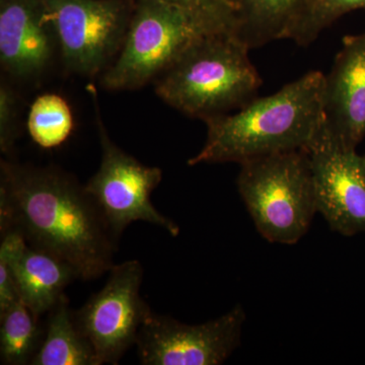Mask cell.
<instances>
[{
  "label": "cell",
  "mask_w": 365,
  "mask_h": 365,
  "mask_svg": "<svg viewBox=\"0 0 365 365\" xmlns=\"http://www.w3.org/2000/svg\"><path fill=\"white\" fill-rule=\"evenodd\" d=\"M16 232L33 248L57 257L78 279L111 270L118 240L95 200L68 173L1 160L0 235Z\"/></svg>",
  "instance_id": "cell-1"
},
{
  "label": "cell",
  "mask_w": 365,
  "mask_h": 365,
  "mask_svg": "<svg viewBox=\"0 0 365 365\" xmlns=\"http://www.w3.org/2000/svg\"><path fill=\"white\" fill-rule=\"evenodd\" d=\"M325 74L309 71L268 97L254 98L237 112L206 119L207 138L190 158L200 163H237L307 150L324 121Z\"/></svg>",
  "instance_id": "cell-2"
},
{
  "label": "cell",
  "mask_w": 365,
  "mask_h": 365,
  "mask_svg": "<svg viewBox=\"0 0 365 365\" xmlns=\"http://www.w3.org/2000/svg\"><path fill=\"white\" fill-rule=\"evenodd\" d=\"M249 51L235 34L205 36L155 79V93L165 104L203 121L237 111L258 97L262 85Z\"/></svg>",
  "instance_id": "cell-3"
},
{
  "label": "cell",
  "mask_w": 365,
  "mask_h": 365,
  "mask_svg": "<svg viewBox=\"0 0 365 365\" xmlns=\"http://www.w3.org/2000/svg\"><path fill=\"white\" fill-rule=\"evenodd\" d=\"M220 32L225 31L186 9L158 0H134L123 46L101 76V86L108 91L143 88L197 41Z\"/></svg>",
  "instance_id": "cell-4"
},
{
  "label": "cell",
  "mask_w": 365,
  "mask_h": 365,
  "mask_svg": "<svg viewBox=\"0 0 365 365\" xmlns=\"http://www.w3.org/2000/svg\"><path fill=\"white\" fill-rule=\"evenodd\" d=\"M237 185L257 230L270 242L297 244L318 212L306 150L241 163Z\"/></svg>",
  "instance_id": "cell-5"
},
{
  "label": "cell",
  "mask_w": 365,
  "mask_h": 365,
  "mask_svg": "<svg viewBox=\"0 0 365 365\" xmlns=\"http://www.w3.org/2000/svg\"><path fill=\"white\" fill-rule=\"evenodd\" d=\"M88 90L95 105L102 160L100 168L85 186L113 235L118 240L132 222H145L177 237L179 225L151 202V194L162 182V170L138 162L112 140L101 117L97 88L90 85Z\"/></svg>",
  "instance_id": "cell-6"
},
{
  "label": "cell",
  "mask_w": 365,
  "mask_h": 365,
  "mask_svg": "<svg viewBox=\"0 0 365 365\" xmlns=\"http://www.w3.org/2000/svg\"><path fill=\"white\" fill-rule=\"evenodd\" d=\"M67 71L102 76L123 46L134 0H45Z\"/></svg>",
  "instance_id": "cell-7"
},
{
  "label": "cell",
  "mask_w": 365,
  "mask_h": 365,
  "mask_svg": "<svg viewBox=\"0 0 365 365\" xmlns=\"http://www.w3.org/2000/svg\"><path fill=\"white\" fill-rule=\"evenodd\" d=\"M104 287L73 311L81 332L90 341L98 365L118 364L132 345L151 309L140 295L143 267L130 260L114 265Z\"/></svg>",
  "instance_id": "cell-8"
},
{
  "label": "cell",
  "mask_w": 365,
  "mask_h": 365,
  "mask_svg": "<svg viewBox=\"0 0 365 365\" xmlns=\"http://www.w3.org/2000/svg\"><path fill=\"white\" fill-rule=\"evenodd\" d=\"M245 322L241 304L199 325L151 311L137 336L139 360L143 365L222 364L241 345Z\"/></svg>",
  "instance_id": "cell-9"
},
{
  "label": "cell",
  "mask_w": 365,
  "mask_h": 365,
  "mask_svg": "<svg viewBox=\"0 0 365 365\" xmlns=\"http://www.w3.org/2000/svg\"><path fill=\"white\" fill-rule=\"evenodd\" d=\"M318 212L334 232L351 237L365 232V163L347 148L327 121L307 148Z\"/></svg>",
  "instance_id": "cell-10"
},
{
  "label": "cell",
  "mask_w": 365,
  "mask_h": 365,
  "mask_svg": "<svg viewBox=\"0 0 365 365\" xmlns=\"http://www.w3.org/2000/svg\"><path fill=\"white\" fill-rule=\"evenodd\" d=\"M57 56L45 0H0V63L9 78L37 81Z\"/></svg>",
  "instance_id": "cell-11"
},
{
  "label": "cell",
  "mask_w": 365,
  "mask_h": 365,
  "mask_svg": "<svg viewBox=\"0 0 365 365\" xmlns=\"http://www.w3.org/2000/svg\"><path fill=\"white\" fill-rule=\"evenodd\" d=\"M327 124L345 146L356 150L365 136V32L343 38L325 76Z\"/></svg>",
  "instance_id": "cell-12"
},
{
  "label": "cell",
  "mask_w": 365,
  "mask_h": 365,
  "mask_svg": "<svg viewBox=\"0 0 365 365\" xmlns=\"http://www.w3.org/2000/svg\"><path fill=\"white\" fill-rule=\"evenodd\" d=\"M0 235V260L11 269L19 297L36 314H47L78 274L57 257L31 247L18 232Z\"/></svg>",
  "instance_id": "cell-13"
},
{
  "label": "cell",
  "mask_w": 365,
  "mask_h": 365,
  "mask_svg": "<svg viewBox=\"0 0 365 365\" xmlns=\"http://www.w3.org/2000/svg\"><path fill=\"white\" fill-rule=\"evenodd\" d=\"M234 7L235 36L250 50L272 41L288 39L309 0H230Z\"/></svg>",
  "instance_id": "cell-14"
},
{
  "label": "cell",
  "mask_w": 365,
  "mask_h": 365,
  "mask_svg": "<svg viewBox=\"0 0 365 365\" xmlns=\"http://www.w3.org/2000/svg\"><path fill=\"white\" fill-rule=\"evenodd\" d=\"M31 365H98L93 346L76 326L66 294L47 313L44 337Z\"/></svg>",
  "instance_id": "cell-15"
},
{
  "label": "cell",
  "mask_w": 365,
  "mask_h": 365,
  "mask_svg": "<svg viewBox=\"0 0 365 365\" xmlns=\"http://www.w3.org/2000/svg\"><path fill=\"white\" fill-rule=\"evenodd\" d=\"M45 324L21 299L0 313L2 364L31 365L44 337Z\"/></svg>",
  "instance_id": "cell-16"
},
{
  "label": "cell",
  "mask_w": 365,
  "mask_h": 365,
  "mask_svg": "<svg viewBox=\"0 0 365 365\" xmlns=\"http://www.w3.org/2000/svg\"><path fill=\"white\" fill-rule=\"evenodd\" d=\"M71 108L66 98L57 93H43L30 107L26 129L34 143L44 150L62 145L73 131Z\"/></svg>",
  "instance_id": "cell-17"
},
{
  "label": "cell",
  "mask_w": 365,
  "mask_h": 365,
  "mask_svg": "<svg viewBox=\"0 0 365 365\" xmlns=\"http://www.w3.org/2000/svg\"><path fill=\"white\" fill-rule=\"evenodd\" d=\"M357 9H365V0H309L288 39L297 45H311L341 16Z\"/></svg>",
  "instance_id": "cell-18"
},
{
  "label": "cell",
  "mask_w": 365,
  "mask_h": 365,
  "mask_svg": "<svg viewBox=\"0 0 365 365\" xmlns=\"http://www.w3.org/2000/svg\"><path fill=\"white\" fill-rule=\"evenodd\" d=\"M20 98L6 81L0 83V150L11 155L20 136Z\"/></svg>",
  "instance_id": "cell-19"
},
{
  "label": "cell",
  "mask_w": 365,
  "mask_h": 365,
  "mask_svg": "<svg viewBox=\"0 0 365 365\" xmlns=\"http://www.w3.org/2000/svg\"><path fill=\"white\" fill-rule=\"evenodd\" d=\"M186 9L215 24L225 32L235 35L237 21L230 0H158Z\"/></svg>",
  "instance_id": "cell-20"
},
{
  "label": "cell",
  "mask_w": 365,
  "mask_h": 365,
  "mask_svg": "<svg viewBox=\"0 0 365 365\" xmlns=\"http://www.w3.org/2000/svg\"><path fill=\"white\" fill-rule=\"evenodd\" d=\"M20 299L13 273L4 260H0V313H4Z\"/></svg>",
  "instance_id": "cell-21"
},
{
  "label": "cell",
  "mask_w": 365,
  "mask_h": 365,
  "mask_svg": "<svg viewBox=\"0 0 365 365\" xmlns=\"http://www.w3.org/2000/svg\"><path fill=\"white\" fill-rule=\"evenodd\" d=\"M362 158H364V163H365V155H362Z\"/></svg>",
  "instance_id": "cell-22"
}]
</instances>
